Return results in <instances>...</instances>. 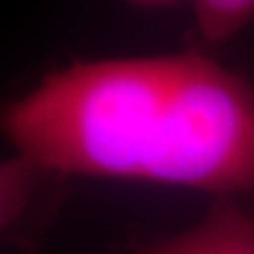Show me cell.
I'll use <instances>...</instances> for the list:
<instances>
[{
  "mask_svg": "<svg viewBox=\"0 0 254 254\" xmlns=\"http://www.w3.org/2000/svg\"><path fill=\"white\" fill-rule=\"evenodd\" d=\"M194 21L205 42H226L254 21V0H203L192 4Z\"/></svg>",
  "mask_w": 254,
  "mask_h": 254,
  "instance_id": "3957f363",
  "label": "cell"
},
{
  "mask_svg": "<svg viewBox=\"0 0 254 254\" xmlns=\"http://www.w3.org/2000/svg\"><path fill=\"white\" fill-rule=\"evenodd\" d=\"M134 254H254V217L239 201L218 200L192 228Z\"/></svg>",
  "mask_w": 254,
  "mask_h": 254,
  "instance_id": "7a4b0ae2",
  "label": "cell"
},
{
  "mask_svg": "<svg viewBox=\"0 0 254 254\" xmlns=\"http://www.w3.org/2000/svg\"><path fill=\"white\" fill-rule=\"evenodd\" d=\"M2 128L46 173L254 200V87L201 55L70 64L13 102Z\"/></svg>",
  "mask_w": 254,
  "mask_h": 254,
  "instance_id": "6da1fadb",
  "label": "cell"
}]
</instances>
